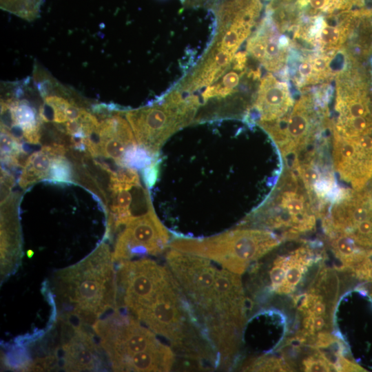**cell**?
Segmentation results:
<instances>
[{
  "label": "cell",
  "mask_w": 372,
  "mask_h": 372,
  "mask_svg": "<svg viewBox=\"0 0 372 372\" xmlns=\"http://www.w3.org/2000/svg\"><path fill=\"white\" fill-rule=\"evenodd\" d=\"M19 225L14 213L1 209V281L14 274L21 264L22 251Z\"/></svg>",
  "instance_id": "cell-19"
},
{
  "label": "cell",
  "mask_w": 372,
  "mask_h": 372,
  "mask_svg": "<svg viewBox=\"0 0 372 372\" xmlns=\"http://www.w3.org/2000/svg\"><path fill=\"white\" fill-rule=\"evenodd\" d=\"M158 165L159 160L158 158L150 165L142 169V178L147 187H152L157 180Z\"/></svg>",
  "instance_id": "cell-31"
},
{
  "label": "cell",
  "mask_w": 372,
  "mask_h": 372,
  "mask_svg": "<svg viewBox=\"0 0 372 372\" xmlns=\"http://www.w3.org/2000/svg\"><path fill=\"white\" fill-rule=\"evenodd\" d=\"M41 150L48 154L52 158H54L59 156H63L67 152V148L63 144L54 143L50 145H43Z\"/></svg>",
  "instance_id": "cell-32"
},
{
  "label": "cell",
  "mask_w": 372,
  "mask_h": 372,
  "mask_svg": "<svg viewBox=\"0 0 372 372\" xmlns=\"http://www.w3.org/2000/svg\"><path fill=\"white\" fill-rule=\"evenodd\" d=\"M1 127L10 132L20 131L24 140L38 144L41 137V121L39 112L26 99H19L16 92L14 96L1 100Z\"/></svg>",
  "instance_id": "cell-18"
},
{
  "label": "cell",
  "mask_w": 372,
  "mask_h": 372,
  "mask_svg": "<svg viewBox=\"0 0 372 372\" xmlns=\"http://www.w3.org/2000/svg\"><path fill=\"white\" fill-rule=\"evenodd\" d=\"M335 56L291 45L287 65L288 81L299 94L331 83L335 75Z\"/></svg>",
  "instance_id": "cell-16"
},
{
  "label": "cell",
  "mask_w": 372,
  "mask_h": 372,
  "mask_svg": "<svg viewBox=\"0 0 372 372\" xmlns=\"http://www.w3.org/2000/svg\"><path fill=\"white\" fill-rule=\"evenodd\" d=\"M54 290L56 318L90 326L116 306V270L108 245L101 243L78 263L59 270Z\"/></svg>",
  "instance_id": "cell-2"
},
{
  "label": "cell",
  "mask_w": 372,
  "mask_h": 372,
  "mask_svg": "<svg viewBox=\"0 0 372 372\" xmlns=\"http://www.w3.org/2000/svg\"><path fill=\"white\" fill-rule=\"evenodd\" d=\"M334 87L324 84L300 93L289 114L280 123L263 129L284 159L291 161L331 130L329 103Z\"/></svg>",
  "instance_id": "cell-4"
},
{
  "label": "cell",
  "mask_w": 372,
  "mask_h": 372,
  "mask_svg": "<svg viewBox=\"0 0 372 372\" xmlns=\"http://www.w3.org/2000/svg\"><path fill=\"white\" fill-rule=\"evenodd\" d=\"M294 103L290 82L270 72L260 80L253 103L244 118L263 130L286 118Z\"/></svg>",
  "instance_id": "cell-15"
},
{
  "label": "cell",
  "mask_w": 372,
  "mask_h": 372,
  "mask_svg": "<svg viewBox=\"0 0 372 372\" xmlns=\"http://www.w3.org/2000/svg\"><path fill=\"white\" fill-rule=\"evenodd\" d=\"M117 263V308L136 318L172 274L167 266L149 258Z\"/></svg>",
  "instance_id": "cell-9"
},
{
  "label": "cell",
  "mask_w": 372,
  "mask_h": 372,
  "mask_svg": "<svg viewBox=\"0 0 372 372\" xmlns=\"http://www.w3.org/2000/svg\"><path fill=\"white\" fill-rule=\"evenodd\" d=\"M52 159L48 154L40 150L30 154L25 166L30 167L41 179L47 178Z\"/></svg>",
  "instance_id": "cell-28"
},
{
  "label": "cell",
  "mask_w": 372,
  "mask_h": 372,
  "mask_svg": "<svg viewBox=\"0 0 372 372\" xmlns=\"http://www.w3.org/2000/svg\"><path fill=\"white\" fill-rule=\"evenodd\" d=\"M325 235L331 251L340 262L338 270L352 271L358 265L372 256V252L361 247L345 234L330 233Z\"/></svg>",
  "instance_id": "cell-20"
},
{
  "label": "cell",
  "mask_w": 372,
  "mask_h": 372,
  "mask_svg": "<svg viewBox=\"0 0 372 372\" xmlns=\"http://www.w3.org/2000/svg\"><path fill=\"white\" fill-rule=\"evenodd\" d=\"M327 138L291 161V167L300 178L318 218L322 219L340 188L337 186L334 168L325 152Z\"/></svg>",
  "instance_id": "cell-10"
},
{
  "label": "cell",
  "mask_w": 372,
  "mask_h": 372,
  "mask_svg": "<svg viewBox=\"0 0 372 372\" xmlns=\"http://www.w3.org/2000/svg\"><path fill=\"white\" fill-rule=\"evenodd\" d=\"M26 254L28 258H31L34 255V251L31 249H29L27 251Z\"/></svg>",
  "instance_id": "cell-34"
},
{
  "label": "cell",
  "mask_w": 372,
  "mask_h": 372,
  "mask_svg": "<svg viewBox=\"0 0 372 372\" xmlns=\"http://www.w3.org/2000/svg\"><path fill=\"white\" fill-rule=\"evenodd\" d=\"M92 328L114 371H124L133 357L164 344L154 332L128 312L125 313L118 309L100 318Z\"/></svg>",
  "instance_id": "cell-8"
},
{
  "label": "cell",
  "mask_w": 372,
  "mask_h": 372,
  "mask_svg": "<svg viewBox=\"0 0 372 372\" xmlns=\"http://www.w3.org/2000/svg\"><path fill=\"white\" fill-rule=\"evenodd\" d=\"M352 272L359 280L372 282V256L358 265Z\"/></svg>",
  "instance_id": "cell-30"
},
{
  "label": "cell",
  "mask_w": 372,
  "mask_h": 372,
  "mask_svg": "<svg viewBox=\"0 0 372 372\" xmlns=\"http://www.w3.org/2000/svg\"><path fill=\"white\" fill-rule=\"evenodd\" d=\"M165 258L180 292L215 349L219 364H230L239 347L247 308L239 275L207 258L173 249Z\"/></svg>",
  "instance_id": "cell-1"
},
{
  "label": "cell",
  "mask_w": 372,
  "mask_h": 372,
  "mask_svg": "<svg viewBox=\"0 0 372 372\" xmlns=\"http://www.w3.org/2000/svg\"><path fill=\"white\" fill-rule=\"evenodd\" d=\"M332 162L340 179L362 189L372 178V134L345 137L331 132Z\"/></svg>",
  "instance_id": "cell-12"
},
{
  "label": "cell",
  "mask_w": 372,
  "mask_h": 372,
  "mask_svg": "<svg viewBox=\"0 0 372 372\" xmlns=\"http://www.w3.org/2000/svg\"><path fill=\"white\" fill-rule=\"evenodd\" d=\"M291 48L290 37L282 33L271 16L265 12L248 39L246 51L265 70L275 73L280 79L288 81L287 65Z\"/></svg>",
  "instance_id": "cell-14"
},
{
  "label": "cell",
  "mask_w": 372,
  "mask_h": 372,
  "mask_svg": "<svg viewBox=\"0 0 372 372\" xmlns=\"http://www.w3.org/2000/svg\"><path fill=\"white\" fill-rule=\"evenodd\" d=\"M42 0H1V9L28 21L37 18Z\"/></svg>",
  "instance_id": "cell-21"
},
{
  "label": "cell",
  "mask_w": 372,
  "mask_h": 372,
  "mask_svg": "<svg viewBox=\"0 0 372 372\" xmlns=\"http://www.w3.org/2000/svg\"><path fill=\"white\" fill-rule=\"evenodd\" d=\"M287 269V254L278 256L272 262L268 274L269 289L275 293H278L282 287Z\"/></svg>",
  "instance_id": "cell-25"
},
{
  "label": "cell",
  "mask_w": 372,
  "mask_h": 372,
  "mask_svg": "<svg viewBox=\"0 0 372 372\" xmlns=\"http://www.w3.org/2000/svg\"><path fill=\"white\" fill-rule=\"evenodd\" d=\"M46 179L56 183H71L72 169L70 162L63 156L53 158Z\"/></svg>",
  "instance_id": "cell-26"
},
{
  "label": "cell",
  "mask_w": 372,
  "mask_h": 372,
  "mask_svg": "<svg viewBox=\"0 0 372 372\" xmlns=\"http://www.w3.org/2000/svg\"><path fill=\"white\" fill-rule=\"evenodd\" d=\"M61 324L60 345L52 349L56 369L67 371H98L103 368L101 351L93 338V332L85 326H76L59 319Z\"/></svg>",
  "instance_id": "cell-13"
},
{
  "label": "cell",
  "mask_w": 372,
  "mask_h": 372,
  "mask_svg": "<svg viewBox=\"0 0 372 372\" xmlns=\"http://www.w3.org/2000/svg\"><path fill=\"white\" fill-rule=\"evenodd\" d=\"M23 149L21 140L8 130L1 127V158L5 165L15 154Z\"/></svg>",
  "instance_id": "cell-27"
},
{
  "label": "cell",
  "mask_w": 372,
  "mask_h": 372,
  "mask_svg": "<svg viewBox=\"0 0 372 372\" xmlns=\"http://www.w3.org/2000/svg\"><path fill=\"white\" fill-rule=\"evenodd\" d=\"M110 174V189L112 193L130 189L141 184L138 174L134 168L122 167L115 172L112 171Z\"/></svg>",
  "instance_id": "cell-24"
},
{
  "label": "cell",
  "mask_w": 372,
  "mask_h": 372,
  "mask_svg": "<svg viewBox=\"0 0 372 372\" xmlns=\"http://www.w3.org/2000/svg\"><path fill=\"white\" fill-rule=\"evenodd\" d=\"M331 132L345 137L372 134V60H343L335 75Z\"/></svg>",
  "instance_id": "cell-6"
},
{
  "label": "cell",
  "mask_w": 372,
  "mask_h": 372,
  "mask_svg": "<svg viewBox=\"0 0 372 372\" xmlns=\"http://www.w3.org/2000/svg\"><path fill=\"white\" fill-rule=\"evenodd\" d=\"M366 0H273L285 21L292 28L308 25L316 19L362 8Z\"/></svg>",
  "instance_id": "cell-17"
},
{
  "label": "cell",
  "mask_w": 372,
  "mask_h": 372,
  "mask_svg": "<svg viewBox=\"0 0 372 372\" xmlns=\"http://www.w3.org/2000/svg\"><path fill=\"white\" fill-rule=\"evenodd\" d=\"M158 156H154L138 144L130 147L124 153L118 165L143 169L150 165Z\"/></svg>",
  "instance_id": "cell-23"
},
{
  "label": "cell",
  "mask_w": 372,
  "mask_h": 372,
  "mask_svg": "<svg viewBox=\"0 0 372 372\" xmlns=\"http://www.w3.org/2000/svg\"><path fill=\"white\" fill-rule=\"evenodd\" d=\"M282 241L279 235L268 229L238 227L211 237L178 238L170 242L169 247L207 258L240 275Z\"/></svg>",
  "instance_id": "cell-5"
},
{
  "label": "cell",
  "mask_w": 372,
  "mask_h": 372,
  "mask_svg": "<svg viewBox=\"0 0 372 372\" xmlns=\"http://www.w3.org/2000/svg\"><path fill=\"white\" fill-rule=\"evenodd\" d=\"M169 241L168 230L152 209L118 230L112 257L119 262L137 256L158 255L169 246Z\"/></svg>",
  "instance_id": "cell-11"
},
{
  "label": "cell",
  "mask_w": 372,
  "mask_h": 372,
  "mask_svg": "<svg viewBox=\"0 0 372 372\" xmlns=\"http://www.w3.org/2000/svg\"><path fill=\"white\" fill-rule=\"evenodd\" d=\"M301 369L302 371L308 372L333 371L329 362L315 349H313L312 353L305 356L302 360Z\"/></svg>",
  "instance_id": "cell-29"
},
{
  "label": "cell",
  "mask_w": 372,
  "mask_h": 372,
  "mask_svg": "<svg viewBox=\"0 0 372 372\" xmlns=\"http://www.w3.org/2000/svg\"><path fill=\"white\" fill-rule=\"evenodd\" d=\"M370 294H372V291H371V293Z\"/></svg>",
  "instance_id": "cell-35"
},
{
  "label": "cell",
  "mask_w": 372,
  "mask_h": 372,
  "mask_svg": "<svg viewBox=\"0 0 372 372\" xmlns=\"http://www.w3.org/2000/svg\"><path fill=\"white\" fill-rule=\"evenodd\" d=\"M241 369L246 371H292L293 367L284 357L261 356L247 361Z\"/></svg>",
  "instance_id": "cell-22"
},
{
  "label": "cell",
  "mask_w": 372,
  "mask_h": 372,
  "mask_svg": "<svg viewBox=\"0 0 372 372\" xmlns=\"http://www.w3.org/2000/svg\"><path fill=\"white\" fill-rule=\"evenodd\" d=\"M197 107L178 90L149 105L125 112L138 145L154 156L176 131L195 120Z\"/></svg>",
  "instance_id": "cell-7"
},
{
  "label": "cell",
  "mask_w": 372,
  "mask_h": 372,
  "mask_svg": "<svg viewBox=\"0 0 372 372\" xmlns=\"http://www.w3.org/2000/svg\"><path fill=\"white\" fill-rule=\"evenodd\" d=\"M337 371H366V370L344 356H341L337 366Z\"/></svg>",
  "instance_id": "cell-33"
},
{
  "label": "cell",
  "mask_w": 372,
  "mask_h": 372,
  "mask_svg": "<svg viewBox=\"0 0 372 372\" xmlns=\"http://www.w3.org/2000/svg\"><path fill=\"white\" fill-rule=\"evenodd\" d=\"M317 218L300 178L289 167L267 200L238 227L278 231L282 241L290 240L313 231Z\"/></svg>",
  "instance_id": "cell-3"
}]
</instances>
